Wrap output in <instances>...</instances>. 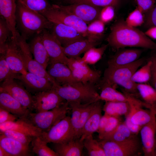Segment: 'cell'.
<instances>
[{
    "label": "cell",
    "instance_id": "8992f818",
    "mask_svg": "<svg viewBox=\"0 0 156 156\" xmlns=\"http://www.w3.org/2000/svg\"><path fill=\"white\" fill-rule=\"evenodd\" d=\"M70 110L69 103L66 101L50 110L36 113L31 112L26 118L42 132H46L65 118Z\"/></svg>",
    "mask_w": 156,
    "mask_h": 156
},
{
    "label": "cell",
    "instance_id": "ac0fdd59",
    "mask_svg": "<svg viewBox=\"0 0 156 156\" xmlns=\"http://www.w3.org/2000/svg\"><path fill=\"white\" fill-rule=\"evenodd\" d=\"M4 55L7 63L14 73L22 74L27 71L24 65L17 39L11 38Z\"/></svg>",
    "mask_w": 156,
    "mask_h": 156
},
{
    "label": "cell",
    "instance_id": "83f0119b",
    "mask_svg": "<svg viewBox=\"0 0 156 156\" xmlns=\"http://www.w3.org/2000/svg\"><path fill=\"white\" fill-rule=\"evenodd\" d=\"M99 42L86 38L62 47L64 52L68 58H76L80 57L90 48L95 47Z\"/></svg>",
    "mask_w": 156,
    "mask_h": 156
},
{
    "label": "cell",
    "instance_id": "f35d334b",
    "mask_svg": "<svg viewBox=\"0 0 156 156\" xmlns=\"http://www.w3.org/2000/svg\"><path fill=\"white\" fill-rule=\"evenodd\" d=\"M152 61L148 62L134 73L131 78L132 81L136 83H146L150 81L151 76Z\"/></svg>",
    "mask_w": 156,
    "mask_h": 156
},
{
    "label": "cell",
    "instance_id": "d590c367",
    "mask_svg": "<svg viewBox=\"0 0 156 156\" xmlns=\"http://www.w3.org/2000/svg\"><path fill=\"white\" fill-rule=\"evenodd\" d=\"M105 24L99 19L96 20L88 24L87 29L86 37L99 42L103 36Z\"/></svg>",
    "mask_w": 156,
    "mask_h": 156
},
{
    "label": "cell",
    "instance_id": "e0dca14e",
    "mask_svg": "<svg viewBox=\"0 0 156 156\" xmlns=\"http://www.w3.org/2000/svg\"><path fill=\"white\" fill-rule=\"evenodd\" d=\"M15 79L19 80L28 91L35 94L53 88V84L49 79L27 71L22 74H18Z\"/></svg>",
    "mask_w": 156,
    "mask_h": 156
},
{
    "label": "cell",
    "instance_id": "1f68e13d",
    "mask_svg": "<svg viewBox=\"0 0 156 156\" xmlns=\"http://www.w3.org/2000/svg\"><path fill=\"white\" fill-rule=\"evenodd\" d=\"M137 88L144 107L148 109L156 107V91L153 86L146 83H137Z\"/></svg>",
    "mask_w": 156,
    "mask_h": 156
},
{
    "label": "cell",
    "instance_id": "f546056e",
    "mask_svg": "<svg viewBox=\"0 0 156 156\" xmlns=\"http://www.w3.org/2000/svg\"><path fill=\"white\" fill-rule=\"evenodd\" d=\"M103 83L99 94L101 100L105 102L128 101L126 95L116 89V86Z\"/></svg>",
    "mask_w": 156,
    "mask_h": 156
},
{
    "label": "cell",
    "instance_id": "db71d44e",
    "mask_svg": "<svg viewBox=\"0 0 156 156\" xmlns=\"http://www.w3.org/2000/svg\"><path fill=\"white\" fill-rule=\"evenodd\" d=\"M109 116L105 114L101 116L97 131L98 133V135L101 134L103 131L107 123Z\"/></svg>",
    "mask_w": 156,
    "mask_h": 156
},
{
    "label": "cell",
    "instance_id": "6f0895ef",
    "mask_svg": "<svg viewBox=\"0 0 156 156\" xmlns=\"http://www.w3.org/2000/svg\"><path fill=\"white\" fill-rule=\"evenodd\" d=\"M77 0H62L63 2L68 3L69 4L73 3Z\"/></svg>",
    "mask_w": 156,
    "mask_h": 156
},
{
    "label": "cell",
    "instance_id": "cb8c5ba5",
    "mask_svg": "<svg viewBox=\"0 0 156 156\" xmlns=\"http://www.w3.org/2000/svg\"><path fill=\"white\" fill-rule=\"evenodd\" d=\"M0 107L19 118H27L31 111L7 92L0 90Z\"/></svg>",
    "mask_w": 156,
    "mask_h": 156
},
{
    "label": "cell",
    "instance_id": "9a60e30c",
    "mask_svg": "<svg viewBox=\"0 0 156 156\" xmlns=\"http://www.w3.org/2000/svg\"><path fill=\"white\" fill-rule=\"evenodd\" d=\"M153 110L151 120L143 126L140 131L142 151L144 156H155L156 112Z\"/></svg>",
    "mask_w": 156,
    "mask_h": 156
},
{
    "label": "cell",
    "instance_id": "b9f144b4",
    "mask_svg": "<svg viewBox=\"0 0 156 156\" xmlns=\"http://www.w3.org/2000/svg\"><path fill=\"white\" fill-rule=\"evenodd\" d=\"M144 14L137 7L129 13L125 21L128 25L136 28L144 24Z\"/></svg>",
    "mask_w": 156,
    "mask_h": 156
},
{
    "label": "cell",
    "instance_id": "7dc6e473",
    "mask_svg": "<svg viewBox=\"0 0 156 156\" xmlns=\"http://www.w3.org/2000/svg\"><path fill=\"white\" fill-rule=\"evenodd\" d=\"M115 8L112 6L103 7L101 11L99 19L105 24L112 21L115 16Z\"/></svg>",
    "mask_w": 156,
    "mask_h": 156
},
{
    "label": "cell",
    "instance_id": "30bf717a",
    "mask_svg": "<svg viewBox=\"0 0 156 156\" xmlns=\"http://www.w3.org/2000/svg\"><path fill=\"white\" fill-rule=\"evenodd\" d=\"M17 40L23 62L27 71L38 76L45 77L50 81L53 84L55 82L46 69L33 58L29 44L27 42L26 40L20 36Z\"/></svg>",
    "mask_w": 156,
    "mask_h": 156
},
{
    "label": "cell",
    "instance_id": "816d5d0a",
    "mask_svg": "<svg viewBox=\"0 0 156 156\" xmlns=\"http://www.w3.org/2000/svg\"><path fill=\"white\" fill-rule=\"evenodd\" d=\"M125 118V120L124 122L127 127L132 133L135 135H138L143 126L133 123L129 115Z\"/></svg>",
    "mask_w": 156,
    "mask_h": 156
},
{
    "label": "cell",
    "instance_id": "44dd1931",
    "mask_svg": "<svg viewBox=\"0 0 156 156\" xmlns=\"http://www.w3.org/2000/svg\"><path fill=\"white\" fill-rule=\"evenodd\" d=\"M8 130L19 131L33 137L40 136L42 133L26 118H19L15 121L0 124V132Z\"/></svg>",
    "mask_w": 156,
    "mask_h": 156
},
{
    "label": "cell",
    "instance_id": "7c38bea8",
    "mask_svg": "<svg viewBox=\"0 0 156 156\" xmlns=\"http://www.w3.org/2000/svg\"><path fill=\"white\" fill-rule=\"evenodd\" d=\"M58 5L61 9L76 16L87 24L99 19L102 8L85 3H76L67 5Z\"/></svg>",
    "mask_w": 156,
    "mask_h": 156
},
{
    "label": "cell",
    "instance_id": "603a6c76",
    "mask_svg": "<svg viewBox=\"0 0 156 156\" xmlns=\"http://www.w3.org/2000/svg\"><path fill=\"white\" fill-rule=\"evenodd\" d=\"M143 52L138 48L121 49L108 60V66H118L132 63L139 59Z\"/></svg>",
    "mask_w": 156,
    "mask_h": 156
},
{
    "label": "cell",
    "instance_id": "ffe728a7",
    "mask_svg": "<svg viewBox=\"0 0 156 156\" xmlns=\"http://www.w3.org/2000/svg\"><path fill=\"white\" fill-rule=\"evenodd\" d=\"M17 0H0V16L5 20L12 34L11 38L16 40L21 35L16 27Z\"/></svg>",
    "mask_w": 156,
    "mask_h": 156
},
{
    "label": "cell",
    "instance_id": "277c9868",
    "mask_svg": "<svg viewBox=\"0 0 156 156\" xmlns=\"http://www.w3.org/2000/svg\"><path fill=\"white\" fill-rule=\"evenodd\" d=\"M53 88L61 97L68 103L84 104L101 100L95 87L90 83L77 81L60 85L55 82Z\"/></svg>",
    "mask_w": 156,
    "mask_h": 156
},
{
    "label": "cell",
    "instance_id": "d6a6232c",
    "mask_svg": "<svg viewBox=\"0 0 156 156\" xmlns=\"http://www.w3.org/2000/svg\"><path fill=\"white\" fill-rule=\"evenodd\" d=\"M137 135L131 132L124 122H121L112 133L103 139L120 142L131 139Z\"/></svg>",
    "mask_w": 156,
    "mask_h": 156
},
{
    "label": "cell",
    "instance_id": "c3c4849f",
    "mask_svg": "<svg viewBox=\"0 0 156 156\" xmlns=\"http://www.w3.org/2000/svg\"><path fill=\"white\" fill-rule=\"evenodd\" d=\"M144 15V24L145 27L149 28L156 26V3Z\"/></svg>",
    "mask_w": 156,
    "mask_h": 156
},
{
    "label": "cell",
    "instance_id": "7a4b0ae2",
    "mask_svg": "<svg viewBox=\"0 0 156 156\" xmlns=\"http://www.w3.org/2000/svg\"><path fill=\"white\" fill-rule=\"evenodd\" d=\"M16 21L21 36L26 40L51 29L53 25L43 15L27 9L17 2Z\"/></svg>",
    "mask_w": 156,
    "mask_h": 156
},
{
    "label": "cell",
    "instance_id": "4fadbf2b",
    "mask_svg": "<svg viewBox=\"0 0 156 156\" xmlns=\"http://www.w3.org/2000/svg\"><path fill=\"white\" fill-rule=\"evenodd\" d=\"M11 79L3 81L0 90L10 94L25 108L31 111L34 110L33 99L28 90Z\"/></svg>",
    "mask_w": 156,
    "mask_h": 156
},
{
    "label": "cell",
    "instance_id": "2e32d148",
    "mask_svg": "<svg viewBox=\"0 0 156 156\" xmlns=\"http://www.w3.org/2000/svg\"><path fill=\"white\" fill-rule=\"evenodd\" d=\"M40 34L50 57L49 63L59 62L67 65L68 58L64 54L62 46L52 33L45 30Z\"/></svg>",
    "mask_w": 156,
    "mask_h": 156
},
{
    "label": "cell",
    "instance_id": "8fae6325",
    "mask_svg": "<svg viewBox=\"0 0 156 156\" xmlns=\"http://www.w3.org/2000/svg\"><path fill=\"white\" fill-rule=\"evenodd\" d=\"M33 97L34 110H35L36 112L53 109L66 101L60 96L53 88L36 93Z\"/></svg>",
    "mask_w": 156,
    "mask_h": 156
},
{
    "label": "cell",
    "instance_id": "4dcf8cb0",
    "mask_svg": "<svg viewBox=\"0 0 156 156\" xmlns=\"http://www.w3.org/2000/svg\"><path fill=\"white\" fill-rule=\"evenodd\" d=\"M130 107L128 101L105 102L103 106L104 114L109 116L119 117L127 116L130 112Z\"/></svg>",
    "mask_w": 156,
    "mask_h": 156
},
{
    "label": "cell",
    "instance_id": "9c48e42d",
    "mask_svg": "<svg viewBox=\"0 0 156 156\" xmlns=\"http://www.w3.org/2000/svg\"><path fill=\"white\" fill-rule=\"evenodd\" d=\"M67 65L78 81L94 84L100 79V72L90 68L80 57L76 58H68Z\"/></svg>",
    "mask_w": 156,
    "mask_h": 156
},
{
    "label": "cell",
    "instance_id": "e575fe53",
    "mask_svg": "<svg viewBox=\"0 0 156 156\" xmlns=\"http://www.w3.org/2000/svg\"><path fill=\"white\" fill-rule=\"evenodd\" d=\"M27 9L43 15L52 7L47 0H17Z\"/></svg>",
    "mask_w": 156,
    "mask_h": 156
},
{
    "label": "cell",
    "instance_id": "f6af8a7d",
    "mask_svg": "<svg viewBox=\"0 0 156 156\" xmlns=\"http://www.w3.org/2000/svg\"><path fill=\"white\" fill-rule=\"evenodd\" d=\"M121 122L119 117L109 116L103 131L98 135L99 139H103L112 133Z\"/></svg>",
    "mask_w": 156,
    "mask_h": 156
},
{
    "label": "cell",
    "instance_id": "4316f807",
    "mask_svg": "<svg viewBox=\"0 0 156 156\" xmlns=\"http://www.w3.org/2000/svg\"><path fill=\"white\" fill-rule=\"evenodd\" d=\"M29 44L35 60L46 69L50 62V57L41 34L35 36Z\"/></svg>",
    "mask_w": 156,
    "mask_h": 156
},
{
    "label": "cell",
    "instance_id": "680465c9",
    "mask_svg": "<svg viewBox=\"0 0 156 156\" xmlns=\"http://www.w3.org/2000/svg\"><path fill=\"white\" fill-rule=\"evenodd\" d=\"M155 156H156V133L155 138Z\"/></svg>",
    "mask_w": 156,
    "mask_h": 156
},
{
    "label": "cell",
    "instance_id": "f1b7e54d",
    "mask_svg": "<svg viewBox=\"0 0 156 156\" xmlns=\"http://www.w3.org/2000/svg\"><path fill=\"white\" fill-rule=\"evenodd\" d=\"M53 144L54 151L59 156H81L84 147L83 141L80 139Z\"/></svg>",
    "mask_w": 156,
    "mask_h": 156
},
{
    "label": "cell",
    "instance_id": "ee69618b",
    "mask_svg": "<svg viewBox=\"0 0 156 156\" xmlns=\"http://www.w3.org/2000/svg\"><path fill=\"white\" fill-rule=\"evenodd\" d=\"M0 133L11 138L28 147L34 138L23 133L11 130H6L0 132Z\"/></svg>",
    "mask_w": 156,
    "mask_h": 156
},
{
    "label": "cell",
    "instance_id": "8d00e7d4",
    "mask_svg": "<svg viewBox=\"0 0 156 156\" xmlns=\"http://www.w3.org/2000/svg\"><path fill=\"white\" fill-rule=\"evenodd\" d=\"M68 103L72 112L70 120L75 131L74 140L80 139L81 135L79 131V120L85 104H82L76 103Z\"/></svg>",
    "mask_w": 156,
    "mask_h": 156
},
{
    "label": "cell",
    "instance_id": "836d02e7",
    "mask_svg": "<svg viewBox=\"0 0 156 156\" xmlns=\"http://www.w3.org/2000/svg\"><path fill=\"white\" fill-rule=\"evenodd\" d=\"M31 143L32 152L38 156H59L40 136L34 137Z\"/></svg>",
    "mask_w": 156,
    "mask_h": 156
},
{
    "label": "cell",
    "instance_id": "11a10c76",
    "mask_svg": "<svg viewBox=\"0 0 156 156\" xmlns=\"http://www.w3.org/2000/svg\"><path fill=\"white\" fill-rule=\"evenodd\" d=\"M144 33L149 38L156 39V26L149 28Z\"/></svg>",
    "mask_w": 156,
    "mask_h": 156
},
{
    "label": "cell",
    "instance_id": "d6986e66",
    "mask_svg": "<svg viewBox=\"0 0 156 156\" xmlns=\"http://www.w3.org/2000/svg\"><path fill=\"white\" fill-rule=\"evenodd\" d=\"M51 29L62 47L87 38L74 28L62 24L53 23Z\"/></svg>",
    "mask_w": 156,
    "mask_h": 156
},
{
    "label": "cell",
    "instance_id": "91938a15",
    "mask_svg": "<svg viewBox=\"0 0 156 156\" xmlns=\"http://www.w3.org/2000/svg\"><path fill=\"white\" fill-rule=\"evenodd\" d=\"M149 109H153L156 112V107H150Z\"/></svg>",
    "mask_w": 156,
    "mask_h": 156
},
{
    "label": "cell",
    "instance_id": "60d3db41",
    "mask_svg": "<svg viewBox=\"0 0 156 156\" xmlns=\"http://www.w3.org/2000/svg\"><path fill=\"white\" fill-rule=\"evenodd\" d=\"M11 31L5 19L0 16V53L5 54L6 51Z\"/></svg>",
    "mask_w": 156,
    "mask_h": 156
},
{
    "label": "cell",
    "instance_id": "6da1fadb",
    "mask_svg": "<svg viewBox=\"0 0 156 156\" xmlns=\"http://www.w3.org/2000/svg\"><path fill=\"white\" fill-rule=\"evenodd\" d=\"M108 44L114 49L126 47H140L156 50V43L141 30L119 20L111 27L107 39Z\"/></svg>",
    "mask_w": 156,
    "mask_h": 156
},
{
    "label": "cell",
    "instance_id": "ba28073f",
    "mask_svg": "<svg viewBox=\"0 0 156 156\" xmlns=\"http://www.w3.org/2000/svg\"><path fill=\"white\" fill-rule=\"evenodd\" d=\"M43 16L53 23L62 24L74 28L86 37L87 24L76 16L61 9L58 5H52Z\"/></svg>",
    "mask_w": 156,
    "mask_h": 156
},
{
    "label": "cell",
    "instance_id": "74e56055",
    "mask_svg": "<svg viewBox=\"0 0 156 156\" xmlns=\"http://www.w3.org/2000/svg\"><path fill=\"white\" fill-rule=\"evenodd\" d=\"M108 45L105 44L99 48H90L84 53L81 59L88 64H95L101 59Z\"/></svg>",
    "mask_w": 156,
    "mask_h": 156
},
{
    "label": "cell",
    "instance_id": "5b68a950",
    "mask_svg": "<svg viewBox=\"0 0 156 156\" xmlns=\"http://www.w3.org/2000/svg\"><path fill=\"white\" fill-rule=\"evenodd\" d=\"M98 141L106 156H139L142 152L141 141L138 135L123 142L105 139Z\"/></svg>",
    "mask_w": 156,
    "mask_h": 156
},
{
    "label": "cell",
    "instance_id": "f5cc1de1",
    "mask_svg": "<svg viewBox=\"0 0 156 156\" xmlns=\"http://www.w3.org/2000/svg\"><path fill=\"white\" fill-rule=\"evenodd\" d=\"M150 59L152 61L151 76L150 81L153 87L156 91V54L153 55Z\"/></svg>",
    "mask_w": 156,
    "mask_h": 156
},
{
    "label": "cell",
    "instance_id": "bcb514c9",
    "mask_svg": "<svg viewBox=\"0 0 156 156\" xmlns=\"http://www.w3.org/2000/svg\"><path fill=\"white\" fill-rule=\"evenodd\" d=\"M121 0H77L73 3H88L94 6L104 7L108 6H112L114 7L117 6Z\"/></svg>",
    "mask_w": 156,
    "mask_h": 156
},
{
    "label": "cell",
    "instance_id": "ab89813d",
    "mask_svg": "<svg viewBox=\"0 0 156 156\" xmlns=\"http://www.w3.org/2000/svg\"><path fill=\"white\" fill-rule=\"evenodd\" d=\"M84 147L90 156H106L104 151L98 140L94 139L92 135L87 137L83 141Z\"/></svg>",
    "mask_w": 156,
    "mask_h": 156
},
{
    "label": "cell",
    "instance_id": "f907efd6",
    "mask_svg": "<svg viewBox=\"0 0 156 156\" xmlns=\"http://www.w3.org/2000/svg\"><path fill=\"white\" fill-rule=\"evenodd\" d=\"M19 118L6 109L0 107V124L15 121Z\"/></svg>",
    "mask_w": 156,
    "mask_h": 156
},
{
    "label": "cell",
    "instance_id": "7bdbcfd3",
    "mask_svg": "<svg viewBox=\"0 0 156 156\" xmlns=\"http://www.w3.org/2000/svg\"><path fill=\"white\" fill-rule=\"evenodd\" d=\"M18 74L14 73L11 69L7 63L4 54H0V81L14 79Z\"/></svg>",
    "mask_w": 156,
    "mask_h": 156
},
{
    "label": "cell",
    "instance_id": "7402d4cb",
    "mask_svg": "<svg viewBox=\"0 0 156 156\" xmlns=\"http://www.w3.org/2000/svg\"><path fill=\"white\" fill-rule=\"evenodd\" d=\"M48 66V74L59 84L64 85L78 81L66 64L59 62H50Z\"/></svg>",
    "mask_w": 156,
    "mask_h": 156
},
{
    "label": "cell",
    "instance_id": "681fc988",
    "mask_svg": "<svg viewBox=\"0 0 156 156\" xmlns=\"http://www.w3.org/2000/svg\"><path fill=\"white\" fill-rule=\"evenodd\" d=\"M137 7L145 14L149 11L156 3V0H135Z\"/></svg>",
    "mask_w": 156,
    "mask_h": 156
},
{
    "label": "cell",
    "instance_id": "52a82bcc",
    "mask_svg": "<svg viewBox=\"0 0 156 156\" xmlns=\"http://www.w3.org/2000/svg\"><path fill=\"white\" fill-rule=\"evenodd\" d=\"M74 137L75 131L69 116H66L48 131L42 132L40 136L47 143L53 144L65 143L74 140Z\"/></svg>",
    "mask_w": 156,
    "mask_h": 156
},
{
    "label": "cell",
    "instance_id": "484cf974",
    "mask_svg": "<svg viewBox=\"0 0 156 156\" xmlns=\"http://www.w3.org/2000/svg\"><path fill=\"white\" fill-rule=\"evenodd\" d=\"M0 146L11 156L31 155L29 147L2 134L0 135Z\"/></svg>",
    "mask_w": 156,
    "mask_h": 156
},
{
    "label": "cell",
    "instance_id": "d4e9b609",
    "mask_svg": "<svg viewBox=\"0 0 156 156\" xmlns=\"http://www.w3.org/2000/svg\"><path fill=\"white\" fill-rule=\"evenodd\" d=\"M99 100L96 102L82 129L80 139L83 141L88 136L97 132L102 116L103 105Z\"/></svg>",
    "mask_w": 156,
    "mask_h": 156
},
{
    "label": "cell",
    "instance_id": "5bb4252c",
    "mask_svg": "<svg viewBox=\"0 0 156 156\" xmlns=\"http://www.w3.org/2000/svg\"><path fill=\"white\" fill-rule=\"evenodd\" d=\"M130 107L129 114L131 121L134 124L143 126L151 120L153 111L143 108V102L124 90Z\"/></svg>",
    "mask_w": 156,
    "mask_h": 156
},
{
    "label": "cell",
    "instance_id": "3957f363",
    "mask_svg": "<svg viewBox=\"0 0 156 156\" xmlns=\"http://www.w3.org/2000/svg\"><path fill=\"white\" fill-rule=\"evenodd\" d=\"M144 58H139L129 64L118 66H108L104 73L103 82L119 86L135 97L139 95L137 83L131 78L134 73L144 63Z\"/></svg>",
    "mask_w": 156,
    "mask_h": 156
},
{
    "label": "cell",
    "instance_id": "9f6ffc18",
    "mask_svg": "<svg viewBox=\"0 0 156 156\" xmlns=\"http://www.w3.org/2000/svg\"><path fill=\"white\" fill-rule=\"evenodd\" d=\"M0 156H11L7 151L0 146Z\"/></svg>",
    "mask_w": 156,
    "mask_h": 156
}]
</instances>
